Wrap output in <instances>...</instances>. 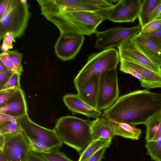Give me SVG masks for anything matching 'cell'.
Segmentation results:
<instances>
[{
  "label": "cell",
  "instance_id": "6da1fadb",
  "mask_svg": "<svg viewBox=\"0 0 161 161\" xmlns=\"http://www.w3.org/2000/svg\"><path fill=\"white\" fill-rule=\"evenodd\" d=\"M161 109V93L148 89L137 90L119 97L111 106L103 111L102 116L135 126L144 124Z\"/></svg>",
  "mask_w": 161,
  "mask_h": 161
},
{
  "label": "cell",
  "instance_id": "d4e9b609",
  "mask_svg": "<svg viewBox=\"0 0 161 161\" xmlns=\"http://www.w3.org/2000/svg\"><path fill=\"white\" fill-rule=\"evenodd\" d=\"M47 161H75L69 158L59 148L54 147L48 152L37 153Z\"/></svg>",
  "mask_w": 161,
  "mask_h": 161
},
{
  "label": "cell",
  "instance_id": "836d02e7",
  "mask_svg": "<svg viewBox=\"0 0 161 161\" xmlns=\"http://www.w3.org/2000/svg\"><path fill=\"white\" fill-rule=\"evenodd\" d=\"M21 130L19 125L11 122L3 127H0V134L5 135L13 133Z\"/></svg>",
  "mask_w": 161,
  "mask_h": 161
},
{
  "label": "cell",
  "instance_id": "277c9868",
  "mask_svg": "<svg viewBox=\"0 0 161 161\" xmlns=\"http://www.w3.org/2000/svg\"><path fill=\"white\" fill-rule=\"evenodd\" d=\"M31 15L26 0H9L6 11L0 18V40L9 32L13 33L14 38L23 36Z\"/></svg>",
  "mask_w": 161,
  "mask_h": 161
},
{
  "label": "cell",
  "instance_id": "ba28073f",
  "mask_svg": "<svg viewBox=\"0 0 161 161\" xmlns=\"http://www.w3.org/2000/svg\"><path fill=\"white\" fill-rule=\"evenodd\" d=\"M18 125L27 138L43 142L51 148L61 147L63 144L54 130L35 123L28 114L17 119Z\"/></svg>",
  "mask_w": 161,
  "mask_h": 161
},
{
  "label": "cell",
  "instance_id": "f6af8a7d",
  "mask_svg": "<svg viewBox=\"0 0 161 161\" xmlns=\"http://www.w3.org/2000/svg\"><path fill=\"white\" fill-rule=\"evenodd\" d=\"M0 161H8L3 150L0 149Z\"/></svg>",
  "mask_w": 161,
  "mask_h": 161
},
{
  "label": "cell",
  "instance_id": "9c48e42d",
  "mask_svg": "<svg viewBox=\"0 0 161 161\" xmlns=\"http://www.w3.org/2000/svg\"><path fill=\"white\" fill-rule=\"evenodd\" d=\"M4 135L5 142L2 149L8 161H26L31 149L22 130Z\"/></svg>",
  "mask_w": 161,
  "mask_h": 161
},
{
  "label": "cell",
  "instance_id": "7402d4cb",
  "mask_svg": "<svg viewBox=\"0 0 161 161\" xmlns=\"http://www.w3.org/2000/svg\"><path fill=\"white\" fill-rule=\"evenodd\" d=\"M112 139L100 138L93 140L80 155L78 161H85L100 149L109 147Z\"/></svg>",
  "mask_w": 161,
  "mask_h": 161
},
{
  "label": "cell",
  "instance_id": "7dc6e473",
  "mask_svg": "<svg viewBox=\"0 0 161 161\" xmlns=\"http://www.w3.org/2000/svg\"></svg>",
  "mask_w": 161,
  "mask_h": 161
},
{
  "label": "cell",
  "instance_id": "83f0119b",
  "mask_svg": "<svg viewBox=\"0 0 161 161\" xmlns=\"http://www.w3.org/2000/svg\"><path fill=\"white\" fill-rule=\"evenodd\" d=\"M20 75L16 73L12 75L8 81L0 88V91L11 88H20Z\"/></svg>",
  "mask_w": 161,
  "mask_h": 161
},
{
  "label": "cell",
  "instance_id": "d590c367",
  "mask_svg": "<svg viewBox=\"0 0 161 161\" xmlns=\"http://www.w3.org/2000/svg\"><path fill=\"white\" fill-rule=\"evenodd\" d=\"M18 118L0 112V127H3L11 122L14 119Z\"/></svg>",
  "mask_w": 161,
  "mask_h": 161
},
{
  "label": "cell",
  "instance_id": "3957f363",
  "mask_svg": "<svg viewBox=\"0 0 161 161\" xmlns=\"http://www.w3.org/2000/svg\"><path fill=\"white\" fill-rule=\"evenodd\" d=\"M91 121L72 116L60 117L53 129L63 143L80 155L93 140Z\"/></svg>",
  "mask_w": 161,
  "mask_h": 161
},
{
  "label": "cell",
  "instance_id": "4dcf8cb0",
  "mask_svg": "<svg viewBox=\"0 0 161 161\" xmlns=\"http://www.w3.org/2000/svg\"><path fill=\"white\" fill-rule=\"evenodd\" d=\"M143 35L152 41L161 49V25L154 31Z\"/></svg>",
  "mask_w": 161,
  "mask_h": 161
},
{
  "label": "cell",
  "instance_id": "bcb514c9",
  "mask_svg": "<svg viewBox=\"0 0 161 161\" xmlns=\"http://www.w3.org/2000/svg\"><path fill=\"white\" fill-rule=\"evenodd\" d=\"M159 18H161V13L160 14Z\"/></svg>",
  "mask_w": 161,
  "mask_h": 161
},
{
  "label": "cell",
  "instance_id": "7bdbcfd3",
  "mask_svg": "<svg viewBox=\"0 0 161 161\" xmlns=\"http://www.w3.org/2000/svg\"><path fill=\"white\" fill-rule=\"evenodd\" d=\"M5 142V137L4 135L0 134V149H2Z\"/></svg>",
  "mask_w": 161,
  "mask_h": 161
},
{
  "label": "cell",
  "instance_id": "30bf717a",
  "mask_svg": "<svg viewBox=\"0 0 161 161\" xmlns=\"http://www.w3.org/2000/svg\"><path fill=\"white\" fill-rule=\"evenodd\" d=\"M120 59L134 62L161 73V67L144 52L132 37L123 42L118 47Z\"/></svg>",
  "mask_w": 161,
  "mask_h": 161
},
{
  "label": "cell",
  "instance_id": "cb8c5ba5",
  "mask_svg": "<svg viewBox=\"0 0 161 161\" xmlns=\"http://www.w3.org/2000/svg\"><path fill=\"white\" fill-rule=\"evenodd\" d=\"M147 154L155 161H161V136L157 140L146 142Z\"/></svg>",
  "mask_w": 161,
  "mask_h": 161
},
{
  "label": "cell",
  "instance_id": "d6a6232c",
  "mask_svg": "<svg viewBox=\"0 0 161 161\" xmlns=\"http://www.w3.org/2000/svg\"><path fill=\"white\" fill-rule=\"evenodd\" d=\"M18 88H11L0 91V108L3 106L14 94Z\"/></svg>",
  "mask_w": 161,
  "mask_h": 161
},
{
  "label": "cell",
  "instance_id": "4fadbf2b",
  "mask_svg": "<svg viewBox=\"0 0 161 161\" xmlns=\"http://www.w3.org/2000/svg\"><path fill=\"white\" fill-rule=\"evenodd\" d=\"M63 100L68 109L75 113L80 114L91 118L100 117L102 113L82 100L78 94L69 93L63 97Z\"/></svg>",
  "mask_w": 161,
  "mask_h": 161
},
{
  "label": "cell",
  "instance_id": "f1b7e54d",
  "mask_svg": "<svg viewBox=\"0 0 161 161\" xmlns=\"http://www.w3.org/2000/svg\"><path fill=\"white\" fill-rule=\"evenodd\" d=\"M161 25V18L150 21L142 27L140 34L143 35L151 33L157 30Z\"/></svg>",
  "mask_w": 161,
  "mask_h": 161
},
{
  "label": "cell",
  "instance_id": "ee69618b",
  "mask_svg": "<svg viewBox=\"0 0 161 161\" xmlns=\"http://www.w3.org/2000/svg\"><path fill=\"white\" fill-rule=\"evenodd\" d=\"M11 70L5 66L0 61V72Z\"/></svg>",
  "mask_w": 161,
  "mask_h": 161
},
{
  "label": "cell",
  "instance_id": "d6986e66",
  "mask_svg": "<svg viewBox=\"0 0 161 161\" xmlns=\"http://www.w3.org/2000/svg\"><path fill=\"white\" fill-rule=\"evenodd\" d=\"M91 129L93 140L100 138L112 139L115 136L109 120L102 116L91 121Z\"/></svg>",
  "mask_w": 161,
  "mask_h": 161
},
{
  "label": "cell",
  "instance_id": "ac0fdd59",
  "mask_svg": "<svg viewBox=\"0 0 161 161\" xmlns=\"http://www.w3.org/2000/svg\"><path fill=\"white\" fill-rule=\"evenodd\" d=\"M137 45L147 55L161 65V49L145 36L139 33L132 37Z\"/></svg>",
  "mask_w": 161,
  "mask_h": 161
},
{
  "label": "cell",
  "instance_id": "ffe728a7",
  "mask_svg": "<svg viewBox=\"0 0 161 161\" xmlns=\"http://www.w3.org/2000/svg\"><path fill=\"white\" fill-rule=\"evenodd\" d=\"M109 120L115 136H118L134 140L139 139L142 132L141 129L126 123Z\"/></svg>",
  "mask_w": 161,
  "mask_h": 161
},
{
  "label": "cell",
  "instance_id": "52a82bcc",
  "mask_svg": "<svg viewBox=\"0 0 161 161\" xmlns=\"http://www.w3.org/2000/svg\"><path fill=\"white\" fill-rule=\"evenodd\" d=\"M142 29L139 24L130 28L117 27L103 31L95 33L97 41L94 47L98 49L105 50L118 47L125 41L139 33Z\"/></svg>",
  "mask_w": 161,
  "mask_h": 161
},
{
  "label": "cell",
  "instance_id": "7a4b0ae2",
  "mask_svg": "<svg viewBox=\"0 0 161 161\" xmlns=\"http://www.w3.org/2000/svg\"><path fill=\"white\" fill-rule=\"evenodd\" d=\"M68 11L43 16L64 34L90 36L95 33L98 25L107 19L108 12Z\"/></svg>",
  "mask_w": 161,
  "mask_h": 161
},
{
  "label": "cell",
  "instance_id": "e575fe53",
  "mask_svg": "<svg viewBox=\"0 0 161 161\" xmlns=\"http://www.w3.org/2000/svg\"><path fill=\"white\" fill-rule=\"evenodd\" d=\"M0 61L9 69L12 70V60L7 52H3L0 55Z\"/></svg>",
  "mask_w": 161,
  "mask_h": 161
},
{
  "label": "cell",
  "instance_id": "603a6c76",
  "mask_svg": "<svg viewBox=\"0 0 161 161\" xmlns=\"http://www.w3.org/2000/svg\"><path fill=\"white\" fill-rule=\"evenodd\" d=\"M161 123V109L155 114L145 123L146 126L145 140H152L155 135Z\"/></svg>",
  "mask_w": 161,
  "mask_h": 161
},
{
  "label": "cell",
  "instance_id": "484cf974",
  "mask_svg": "<svg viewBox=\"0 0 161 161\" xmlns=\"http://www.w3.org/2000/svg\"><path fill=\"white\" fill-rule=\"evenodd\" d=\"M7 52L12 63V75L16 73L21 75L23 72V68L21 63L23 54L19 53L17 50H9Z\"/></svg>",
  "mask_w": 161,
  "mask_h": 161
},
{
  "label": "cell",
  "instance_id": "ab89813d",
  "mask_svg": "<svg viewBox=\"0 0 161 161\" xmlns=\"http://www.w3.org/2000/svg\"><path fill=\"white\" fill-rule=\"evenodd\" d=\"M9 0H1L0 4V18L4 14L7 8Z\"/></svg>",
  "mask_w": 161,
  "mask_h": 161
},
{
  "label": "cell",
  "instance_id": "44dd1931",
  "mask_svg": "<svg viewBox=\"0 0 161 161\" xmlns=\"http://www.w3.org/2000/svg\"><path fill=\"white\" fill-rule=\"evenodd\" d=\"M161 3V0H145L138 17L142 27L150 22L154 11Z\"/></svg>",
  "mask_w": 161,
  "mask_h": 161
},
{
  "label": "cell",
  "instance_id": "5b68a950",
  "mask_svg": "<svg viewBox=\"0 0 161 161\" xmlns=\"http://www.w3.org/2000/svg\"><path fill=\"white\" fill-rule=\"evenodd\" d=\"M119 60V53L114 48L91 54L88 57L86 63L74 79L77 91L90 78L100 75L107 70L116 68Z\"/></svg>",
  "mask_w": 161,
  "mask_h": 161
},
{
  "label": "cell",
  "instance_id": "b9f144b4",
  "mask_svg": "<svg viewBox=\"0 0 161 161\" xmlns=\"http://www.w3.org/2000/svg\"><path fill=\"white\" fill-rule=\"evenodd\" d=\"M161 136V123L158 127L157 131L154 136L152 140L156 141L158 140Z\"/></svg>",
  "mask_w": 161,
  "mask_h": 161
},
{
  "label": "cell",
  "instance_id": "e0dca14e",
  "mask_svg": "<svg viewBox=\"0 0 161 161\" xmlns=\"http://www.w3.org/2000/svg\"><path fill=\"white\" fill-rule=\"evenodd\" d=\"M100 76L89 78L77 91L78 94L82 100L96 108Z\"/></svg>",
  "mask_w": 161,
  "mask_h": 161
},
{
  "label": "cell",
  "instance_id": "1f68e13d",
  "mask_svg": "<svg viewBox=\"0 0 161 161\" xmlns=\"http://www.w3.org/2000/svg\"><path fill=\"white\" fill-rule=\"evenodd\" d=\"M84 3L97 7L109 8L113 7L114 5V1L111 0H82Z\"/></svg>",
  "mask_w": 161,
  "mask_h": 161
},
{
  "label": "cell",
  "instance_id": "74e56055",
  "mask_svg": "<svg viewBox=\"0 0 161 161\" xmlns=\"http://www.w3.org/2000/svg\"><path fill=\"white\" fill-rule=\"evenodd\" d=\"M11 75V70L0 72V88L8 81Z\"/></svg>",
  "mask_w": 161,
  "mask_h": 161
},
{
  "label": "cell",
  "instance_id": "7c38bea8",
  "mask_svg": "<svg viewBox=\"0 0 161 161\" xmlns=\"http://www.w3.org/2000/svg\"><path fill=\"white\" fill-rule=\"evenodd\" d=\"M142 5L140 0H120L107 14V18L115 22H134L140 12Z\"/></svg>",
  "mask_w": 161,
  "mask_h": 161
},
{
  "label": "cell",
  "instance_id": "8fae6325",
  "mask_svg": "<svg viewBox=\"0 0 161 161\" xmlns=\"http://www.w3.org/2000/svg\"><path fill=\"white\" fill-rule=\"evenodd\" d=\"M84 40L83 35H60L54 47L56 56L64 61L73 59L79 53Z\"/></svg>",
  "mask_w": 161,
  "mask_h": 161
},
{
  "label": "cell",
  "instance_id": "f546056e",
  "mask_svg": "<svg viewBox=\"0 0 161 161\" xmlns=\"http://www.w3.org/2000/svg\"><path fill=\"white\" fill-rule=\"evenodd\" d=\"M14 35L12 32H8L5 35L1 49L3 52H7L13 47V42H15Z\"/></svg>",
  "mask_w": 161,
  "mask_h": 161
},
{
  "label": "cell",
  "instance_id": "f35d334b",
  "mask_svg": "<svg viewBox=\"0 0 161 161\" xmlns=\"http://www.w3.org/2000/svg\"><path fill=\"white\" fill-rule=\"evenodd\" d=\"M26 161H47L38 153L30 150L27 155Z\"/></svg>",
  "mask_w": 161,
  "mask_h": 161
},
{
  "label": "cell",
  "instance_id": "5bb4252c",
  "mask_svg": "<svg viewBox=\"0 0 161 161\" xmlns=\"http://www.w3.org/2000/svg\"><path fill=\"white\" fill-rule=\"evenodd\" d=\"M121 63L139 73L143 79L141 86L146 89L161 88V73L152 70L136 63L120 59Z\"/></svg>",
  "mask_w": 161,
  "mask_h": 161
},
{
  "label": "cell",
  "instance_id": "60d3db41",
  "mask_svg": "<svg viewBox=\"0 0 161 161\" xmlns=\"http://www.w3.org/2000/svg\"><path fill=\"white\" fill-rule=\"evenodd\" d=\"M161 13V3L157 7L154 11L151 18L150 22L159 18Z\"/></svg>",
  "mask_w": 161,
  "mask_h": 161
},
{
  "label": "cell",
  "instance_id": "4316f807",
  "mask_svg": "<svg viewBox=\"0 0 161 161\" xmlns=\"http://www.w3.org/2000/svg\"><path fill=\"white\" fill-rule=\"evenodd\" d=\"M27 138L31 150L36 153L47 152L52 148L43 142L30 138Z\"/></svg>",
  "mask_w": 161,
  "mask_h": 161
},
{
  "label": "cell",
  "instance_id": "9a60e30c",
  "mask_svg": "<svg viewBox=\"0 0 161 161\" xmlns=\"http://www.w3.org/2000/svg\"><path fill=\"white\" fill-rule=\"evenodd\" d=\"M0 112L18 118L28 114L27 104L23 90L18 88L14 94L0 108Z\"/></svg>",
  "mask_w": 161,
  "mask_h": 161
},
{
  "label": "cell",
  "instance_id": "2e32d148",
  "mask_svg": "<svg viewBox=\"0 0 161 161\" xmlns=\"http://www.w3.org/2000/svg\"><path fill=\"white\" fill-rule=\"evenodd\" d=\"M113 7H99L86 3L82 0H55L53 5V9L55 13L68 11L105 12L109 11Z\"/></svg>",
  "mask_w": 161,
  "mask_h": 161
},
{
  "label": "cell",
  "instance_id": "8992f818",
  "mask_svg": "<svg viewBox=\"0 0 161 161\" xmlns=\"http://www.w3.org/2000/svg\"><path fill=\"white\" fill-rule=\"evenodd\" d=\"M119 91L116 68L107 70L100 76L96 108L105 110L119 98Z\"/></svg>",
  "mask_w": 161,
  "mask_h": 161
},
{
  "label": "cell",
  "instance_id": "8d00e7d4",
  "mask_svg": "<svg viewBox=\"0 0 161 161\" xmlns=\"http://www.w3.org/2000/svg\"><path fill=\"white\" fill-rule=\"evenodd\" d=\"M106 149V148H103L100 149L85 161H102Z\"/></svg>",
  "mask_w": 161,
  "mask_h": 161
}]
</instances>
